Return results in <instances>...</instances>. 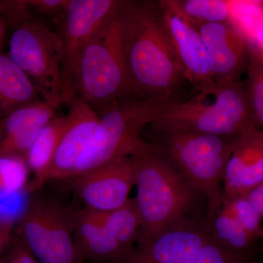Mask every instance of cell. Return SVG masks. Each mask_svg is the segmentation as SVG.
Returning a JSON list of instances; mask_svg holds the SVG:
<instances>
[{
	"label": "cell",
	"mask_w": 263,
	"mask_h": 263,
	"mask_svg": "<svg viewBox=\"0 0 263 263\" xmlns=\"http://www.w3.org/2000/svg\"><path fill=\"white\" fill-rule=\"evenodd\" d=\"M123 47L133 98L181 100L187 82L166 29L158 2L122 3Z\"/></svg>",
	"instance_id": "6da1fadb"
},
{
	"label": "cell",
	"mask_w": 263,
	"mask_h": 263,
	"mask_svg": "<svg viewBox=\"0 0 263 263\" xmlns=\"http://www.w3.org/2000/svg\"><path fill=\"white\" fill-rule=\"evenodd\" d=\"M132 157L136 174L134 200L141 219L137 243L193 215L199 194L152 143H147Z\"/></svg>",
	"instance_id": "7a4b0ae2"
},
{
	"label": "cell",
	"mask_w": 263,
	"mask_h": 263,
	"mask_svg": "<svg viewBox=\"0 0 263 263\" xmlns=\"http://www.w3.org/2000/svg\"><path fill=\"white\" fill-rule=\"evenodd\" d=\"M152 144L199 195L208 212L219 210L223 202V181L238 137L215 136L176 129H152Z\"/></svg>",
	"instance_id": "3957f363"
},
{
	"label": "cell",
	"mask_w": 263,
	"mask_h": 263,
	"mask_svg": "<svg viewBox=\"0 0 263 263\" xmlns=\"http://www.w3.org/2000/svg\"><path fill=\"white\" fill-rule=\"evenodd\" d=\"M252 124L243 81H214L193 98L166 104L148 127L237 137Z\"/></svg>",
	"instance_id": "277c9868"
},
{
	"label": "cell",
	"mask_w": 263,
	"mask_h": 263,
	"mask_svg": "<svg viewBox=\"0 0 263 263\" xmlns=\"http://www.w3.org/2000/svg\"><path fill=\"white\" fill-rule=\"evenodd\" d=\"M122 3L86 45L76 67L74 94L95 110L133 97L123 47Z\"/></svg>",
	"instance_id": "5b68a950"
},
{
	"label": "cell",
	"mask_w": 263,
	"mask_h": 263,
	"mask_svg": "<svg viewBox=\"0 0 263 263\" xmlns=\"http://www.w3.org/2000/svg\"><path fill=\"white\" fill-rule=\"evenodd\" d=\"M167 103L128 97L99 109L98 129L69 179L131 157L146 146L142 133Z\"/></svg>",
	"instance_id": "8992f818"
},
{
	"label": "cell",
	"mask_w": 263,
	"mask_h": 263,
	"mask_svg": "<svg viewBox=\"0 0 263 263\" xmlns=\"http://www.w3.org/2000/svg\"><path fill=\"white\" fill-rule=\"evenodd\" d=\"M11 29L8 56L32 81L41 100L56 109L66 104L60 34L33 17Z\"/></svg>",
	"instance_id": "52a82bcc"
},
{
	"label": "cell",
	"mask_w": 263,
	"mask_h": 263,
	"mask_svg": "<svg viewBox=\"0 0 263 263\" xmlns=\"http://www.w3.org/2000/svg\"><path fill=\"white\" fill-rule=\"evenodd\" d=\"M15 224V236L39 263H86L72 231L71 209L32 194Z\"/></svg>",
	"instance_id": "ba28073f"
},
{
	"label": "cell",
	"mask_w": 263,
	"mask_h": 263,
	"mask_svg": "<svg viewBox=\"0 0 263 263\" xmlns=\"http://www.w3.org/2000/svg\"><path fill=\"white\" fill-rule=\"evenodd\" d=\"M121 0H69L62 15L60 30L63 50L62 79L66 104L76 97L74 75L78 60L86 45L113 14Z\"/></svg>",
	"instance_id": "9c48e42d"
},
{
	"label": "cell",
	"mask_w": 263,
	"mask_h": 263,
	"mask_svg": "<svg viewBox=\"0 0 263 263\" xmlns=\"http://www.w3.org/2000/svg\"><path fill=\"white\" fill-rule=\"evenodd\" d=\"M210 238L205 220L190 215L137 243L121 263H190Z\"/></svg>",
	"instance_id": "30bf717a"
},
{
	"label": "cell",
	"mask_w": 263,
	"mask_h": 263,
	"mask_svg": "<svg viewBox=\"0 0 263 263\" xmlns=\"http://www.w3.org/2000/svg\"><path fill=\"white\" fill-rule=\"evenodd\" d=\"M136 166L133 157L113 161L77 177L68 179L85 209L106 212L122 206L136 186Z\"/></svg>",
	"instance_id": "8fae6325"
},
{
	"label": "cell",
	"mask_w": 263,
	"mask_h": 263,
	"mask_svg": "<svg viewBox=\"0 0 263 263\" xmlns=\"http://www.w3.org/2000/svg\"><path fill=\"white\" fill-rule=\"evenodd\" d=\"M206 51L213 79L218 82L240 81L247 72L252 49L231 22L204 24L198 27Z\"/></svg>",
	"instance_id": "7c38bea8"
},
{
	"label": "cell",
	"mask_w": 263,
	"mask_h": 263,
	"mask_svg": "<svg viewBox=\"0 0 263 263\" xmlns=\"http://www.w3.org/2000/svg\"><path fill=\"white\" fill-rule=\"evenodd\" d=\"M158 4L186 81L198 92L214 82L198 28L179 13L172 0L158 1Z\"/></svg>",
	"instance_id": "4fadbf2b"
},
{
	"label": "cell",
	"mask_w": 263,
	"mask_h": 263,
	"mask_svg": "<svg viewBox=\"0 0 263 263\" xmlns=\"http://www.w3.org/2000/svg\"><path fill=\"white\" fill-rule=\"evenodd\" d=\"M67 105V124L53 157L48 181L70 179L98 127V112L89 103L76 96Z\"/></svg>",
	"instance_id": "5bb4252c"
},
{
	"label": "cell",
	"mask_w": 263,
	"mask_h": 263,
	"mask_svg": "<svg viewBox=\"0 0 263 263\" xmlns=\"http://www.w3.org/2000/svg\"><path fill=\"white\" fill-rule=\"evenodd\" d=\"M263 183V130L254 124L238 137L227 166L224 197L247 195Z\"/></svg>",
	"instance_id": "9a60e30c"
},
{
	"label": "cell",
	"mask_w": 263,
	"mask_h": 263,
	"mask_svg": "<svg viewBox=\"0 0 263 263\" xmlns=\"http://www.w3.org/2000/svg\"><path fill=\"white\" fill-rule=\"evenodd\" d=\"M56 111L54 107L41 99L0 118V157L26 158L40 132L56 116Z\"/></svg>",
	"instance_id": "2e32d148"
},
{
	"label": "cell",
	"mask_w": 263,
	"mask_h": 263,
	"mask_svg": "<svg viewBox=\"0 0 263 263\" xmlns=\"http://www.w3.org/2000/svg\"><path fill=\"white\" fill-rule=\"evenodd\" d=\"M78 250L86 263H121L129 254L88 209H71Z\"/></svg>",
	"instance_id": "e0dca14e"
},
{
	"label": "cell",
	"mask_w": 263,
	"mask_h": 263,
	"mask_svg": "<svg viewBox=\"0 0 263 263\" xmlns=\"http://www.w3.org/2000/svg\"><path fill=\"white\" fill-rule=\"evenodd\" d=\"M67 124V115L54 116L40 132L26 155L32 179L27 184L26 194L40 192L48 182L53 157Z\"/></svg>",
	"instance_id": "ac0fdd59"
},
{
	"label": "cell",
	"mask_w": 263,
	"mask_h": 263,
	"mask_svg": "<svg viewBox=\"0 0 263 263\" xmlns=\"http://www.w3.org/2000/svg\"><path fill=\"white\" fill-rule=\"evenodd\" d=\"M38 100L32 81L8 53L0 51V118Z\"/></svg>",
	"instance_id": "d6986e66"
},
{
	"label": "cell",
	"mask_w": 263,
	"mask_h": 263,
	"mask_svg": "<svg viewBox=\"0 0 263 263\" xmlns=\"http://www.w3.org/2000/svg\"><path fill=\"white\" fill-rule=\"evenodd\" d=\"M204 220L209 234L216 243L235 253L252 254L256 240L224 208L209 213Z\"/></svg>",
	"instance_id": "ffe728a7"
},
{
	"label": "cell",
	"mask_w": 263,
	"mask_h": 263,
	"mask_svg": "<svg viewBox=\"0 0 263 263\" xmlns=\"http://www.w3.org/2000/svg\"><path fill=\"white\" fill-rule=\"evenodd\" d=\"M90 212L122 248L130 253L141 230V219L134 198H129L122 206L110 212Z\"/></svg>",
	"instance_id": "44dd1931"
},
{
	"label": "cell",
	"mask_w": 263,
	"mask_h": 263,
	"mask_svg": "<svg viewBox=\"0 0 263 263\" xmlns=\"http://www.w3.org/2000/svg\"><path fill=\"white\" fill-rule=\"evenodd\" d=\"M175 8L198 28L204 24L229 22L232 3L224 0H172Z\"/></svg>",
	"instance_id": "7402d4cb"
},
{
	"label": "cell",
	"mask_w": 263,
	"mask_h": 263,
	"mask_svg": "<svg viewBox=\"0 0 263 263\" xmlns=\"http://www.w3.org/2000/svg\"><path fill=\"white\" fill-rule=\"evenodd\" d=\"M243 84L246 98L252 120L263 130V53L252 50Z\"/></svg>",
	"instance_id": "603a6c76"
},
{
	"label": "cell",
	"mask_w": 263,
	"mask_h": 263,
	"mask_svg": "<svg viewBox=\"0 0 263 263\" xmlns=\"http://www.w3.org/2000/svg\"><path fill=\"white\" fill-rule=\"evenodd\" d=\"M29 172L25 157L20 156L0 157V199L4 200L19 192L26 194L27 186L26 179Z\"/></svg>",
	"instance_id": "cb8c5ba5"
},
{
	"label": "cell",
	"mask_w": 263,
	"mask_h": 263,
	"mask_svg": "<svg viewBox=\"0 0 263 263\" xmlns=\"http://www.w3.org/2000/svg\"><path fill=\"white\" fill-rule=\"evenodd\" d=\"M221 206L233 216L256 241L263 238V218L246 195L224 196Z\"/></svg>",
	"instance_id": "d4e9b609"
},
{
	"label": "cell",
	"mask_w": 263,
	"mask_h": 263,
	"mask_svg": "<svg viewBox=\"0 0 263 263\" xmlns=\"http://www.w3.org/2000/svg\"><path fill=\"white\" fill-rule=\"evenodd\" d=\"M252 254L235 253L221 247L212 237L190 263H249Z\"/></svg>",
	"instance_id": "484cf974"
},
{
	"label": "cell",
	"mask_w": 263,
	"mask_h": 263,
	"mask_svg": "<svg viewBox=\"0 0 263 263\" xmlns=\"http://www.w3.org/2000/svg\"><path fill=\"white\" fill-rule=\"evenodd\" d=\"M31 9L40 14L48 15L60 22L69 0H26Z\"/></svg>",
	"instance_id": "4316f807"
},
{
	"label": "cell",
	"mask_w": 263,
	"mask_h": 263,
	"mask_svg": "<svg viewBox=\"0 0 263 263\" xmlns=\"http://www.w3.org/2000/svg\"><path fill=\"white\" fill-rule=\"evenodd\" d=\"M0 263H39L28 249L15 236L6 251L0 259Z\"/></svg>",
	"instance_id": "83f0119b"
},
{
	"label": "cell",
	"mask_w": 263,
	"mask_h": 263,
	"mask_svg": "<svg viewBox=\"0 0 263 263\" xmlns=\"http://www.w3.org/2000/svg\"><path fill=\"white\" fill-rule=\"evenodd\" d=\"M15 224L0 219V259L9 248L14 238Z\"/></svg>",
	"instance_id": "f1b7e54d"
},
{
	"label": "cell",
	"mask_w": 263,
	"mask_h": 263,
	"mask_svg": "<svg viewBox=\"0 0 263 263\" xmlns=\"http://www.w3.org/2000/svg\"><path fill=\"white\" fill-rule=\"evenodd\" d=\"M246 196L263 218V183L251 190Z\"/></svg>",
	"instance_id": "f546056e"
},
{
	"label": "cell",
	"mask_w": 263,
	"mask_h": 263,
	"mask_svg": "<svg viewBox=\"0 0 263 263\" xmlns=\"http://www.w3.org/2000/svg\"><path fill=\"white\" fill-rule=\"evenodd\" d=\"M13 0L12 1H0V16L3 17V19H4L5 15H7V13L9 12L10 8H12V5H13Z\"/></svg>",
	"instance_id": "4dcf8cb0"
},
{
	"label": "cell",
	"mask_w": 263,
	"mask_h": 263,
	"mask_svg": "<svg viewBox=\"0 0 263 263\" xmlns=\"http://www.w3.org/2000/svg\"><path fill=\"white\" fill-rule=\"evenodd\" d=\"M7 29H8V27H7L4 19L3 17L0 16V51H2V48H3Z\"/></svg>",
	"instance_id": "1f68e13d"
}]
</instances>
